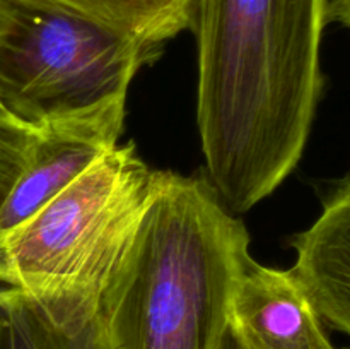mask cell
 I'll return each instance as SVG.
<instances>
[{
    "mask_svg": "<svg viewBox=\"0 0 350 349\" xmlns=\"http://www.w3.org/2000/svg\"><path fill=\"white\" fill-rule=\"evenodd\" d=\"M327 0H195L197 122L232 214L269 197L306 147L323 89Z\"/></svg>",
    "mask_w": 350,
    "mask_h": 349,
    "instance_id": "cell-1",
    "label": "cell"
},
{
    "mask_svg": "<svg viewBox=\"0 0 350 349\" xmlns=\"http://www.w3.org/2000/svg\"><path fill=\"white\" fill-rule=\"evenodd\" d=\"M250 260L245 224L207 177L154 171L142 221L101 296L111 349H219Z\"/></svg>",
    "mask_w": 350,
    "mask_h": 349,
    "instance_id": "cell-2",
    "label": "cell"
},
{
    "mask_svg": "<svg viewBox=\"0 0 350 349\" xmlns=\"http://www.w3.org/2000/svg\"><path fill=\"white\" fill-rule=\"evenodd\" d=\"M161 50L46 0H2L0 106L38 132L123 129L130 82Z\"/></svg>",
    "mask_w": 350,
    "mask_h": 349,
    "instance_id": "cell-3",
    "label": "cell"
},
{
    "mask_svg": "<svg viewBox=\"0 0 350 349\" xmlns=\"http://www.w3.org/2000/svg\"><path fill=\"white\" fill-rule=\"evenodd\" d=\"M135 144L115 146L0 236V283L46 298L101 301L152 194Z\"/></svg>",
    "mask_w": 350,
    "mask_h": 349,
    "instance_id": "cell-4",
    "label": "cell"
},
{
    "mask_svg": "<svg viewBox=\"0 0 350 349\" xmlns=\"http://www.w3.org/2000/svg\"><path fill=\"white\" fill-rule=\"evenodd\" d=\"M229 328L243 349H337L293 270L253 259L232 294Z\"/></svg>",
    "mask_w": 350,
    "mask_h": 349,
    "instance_id": "cell-5",
    "label": "cell"
},
{
    "mask_svg": "<svg viewBox=\"0 0 350 349\" xmlns=\"http://www.w3.org/2000/svg\"><path fill=\"white\" fill-rule=\"evenodd\" d=\"M293 246L291 270L323 324L350 337V177L327 195L318 218Z\"/></svg>",
    "mask_w": 350,
    "mask_h": 349,
    "instance_id": "cell-6",
    "label": "cell"
},
{
    "mask_svg": "<svg viewBox=\"0 0 350 349\" xmlns=\"http://www.w3.org/2000/svg\"><path fill=\"white\" fill-rule=\"evenodd\" d=\"M123 129L68 127L41 132L31 159L0 207V236L57 197L115 146Z\"/></svg>",
    "mask_w": 350,
    "mask_h": 349,
    "instance_id": "cell-7",
    "label": "cell"
},
{
    "mask_svg": "<svg viewBox=\"0 0 350 349\" xmlns=\"http://www.w3.org/2000/svg\"><path fill=\"white\" fill-rule=\"evenodd\" d=\"M0 349H111L101 301L2 287Z\"/></svg>",
    "mask_w": 350,
    "mask_h": 349,
    "instance_id": "cell-8",
    "label": "cell"
},
{
    "mask_svg": "<svg viewBox=\"0 0 350 349\" xmlns=\"http://www.w3.org/2000/svg\"><path fill=\"white\" fill-rule=\"evenodd\" d=\"M126 40L163 48L191 29L195 0H46Z\"/></svg>",
    "mask_w": 350,
    "mask_h": 349,
    "instance_id": "cell-9",
    "label": "cell"
},
{
    "mask_svg": "<svg viewBox=\"0 0 350 349\" xmlns=\"http://www.w3.org/2000/svg\"><path fill=\"white\" fill-rule=\"evenodd\" d=\"M41 132L0 113V207L23 174Z\"/></svg>",
    "mask_w": 350,
    "mask_h": 349,
    "instance_id": "cell-10",
    "label": "cell"
},
{
    "mask_svg": "<svg viewBox=\"0 0 350 349\" xmlns=\"http://www.w3.org/2000/svg\"><path fill=\"white\" fill-rule=\"evenodd\" d=\"M327 23H338L350 29V0H327Z\"/></svg>",
    "mask_w": 350,
    "mask_h": 349,
    "instance_id": "cell-11",
    "label": "cell"
},
{
    "mask_svg": "<svg viewBox=\"0 0 350 349\" xmlns=\"http://www.w3.org/2000/svg\"><path fill=\"white\" fill-rule=\"evenodd\" d=\"M219 349H243V348L239 346V342L236 341L234 335H232L231 328H228V332H226V335H224V341H222L221 348Z\"/></svg>",
    "mask_w": 350,
    "mask_h": 349,
    "instance_id": "cell-12",
    "label": "cell"
},
{
    "mask_svg": "<svg viewBox=\"0 0 350 349\" xmlns=\"http://www.w3.org/2000/svg\"><path fill=\"white\" fill-rule=\"evenodd\" d=\"M0 31H2V0H0ZM0 113H2V115H9V113H7L2 106H0Z\"/></svg>",
    "mask_w": 350,
    "mask_h": 349,
    "instance_id": "cell-13",
    "label": "cell"
},
{
    "mask_svg": "<svg viewBox=\"0 0 350 349\" xmlns=\"http://www.w3.org/2000/svg\"><path fill=\"white\" fill-rule=\"evenodd\" d=\"M347 349H350V348H347Z\"/></svg>",
    "mask_w": 350,
    "mask_h": 349,
    "instance_id": "cell-14",
    "label": "cell"
}]
</instances>
